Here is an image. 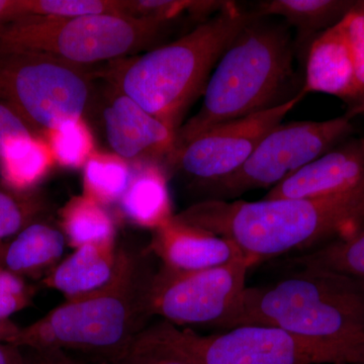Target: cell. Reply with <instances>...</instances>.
<instances>
[{
    "label": "cell",
    "instance_id": "4fadbf2b",
    "mask_svg": "<svg viewBox=\"0 0 364 364\" xmlns=\"http://www.w3.org/2000/svg\"><path fill=\"white\" fill-rule=\"evenodd\" d=\"M104 122L109 145L128 162L166 163L174 152L176 133L123 93L107 105Z\"/></svg>",
    "mask_w": 364,
    "mask_h": 364
},
{
    "label": "cell",
    "instance_id": "30bf717a",
    "mask_svg": "<svg viewBox=\"0 0 364 364\" xmlns=\"http://www.w3.org/2000/svg\"><path fill=\"white\" fill-rule=\"evenodd\" d=\"M252 267L247 258L196 272H178L160 264L148 294L151 316L178 326L222 328L236 312Z\"/></svg>",
    "mask_w": 364,
    "mask_h": 364
},
{
    "label": "cell",
    "instance_id": "277c9868",
    "mask_svg": "<svg viewBox=\"0 0 364 364\" xmlns=\"http://www.w3.org/2000/svg\"><path fill=\"white\" fill-rule=\"evenodd\" d=\"M267 325L364 360V287L332 273L294 270L289 277L246 289L222 329Z\"/></svg>",
    "mask_w": 364,
    "mask_h": 364
},
{
    "label": "cell",
    "instance_id": "f1b7e54d",
    "mask_svg": "<svg viewBox=\"0 0 364 364\" xmlns=\"http://www.w3.org/2000/svg\"><path fill=\"white\" fill-rule=\"evenodd\" d=\"M39 136L18 112L0 100V160L20 150Z\"/></svg>",
    "mask_w": 364,
    "mask_h": 364
},
{
    "label": "cell",
    "instance_id": "4dcf8cb0",
    "mask_svg": "<svg viewBox=\"0 0 364 364\" xmlns=\"http://www.w3.org/2000/svg\"><path fill=\"white\" fill-rule=\"evenodd\" d=\"M28 358V364H80L67 355L65 351L58 349H46V350H31Z\"/></svg>",
    "mask_w": 364,
    "mask_h": 364
},
{
    "label": "cell",
    "instance_id": "484cf974",
    "mask_svg": "<svg viewBox=\"0 0 364 364\" xmlns=\"http://www.w3.org/2000/svg\"><path fill=\"white\" fill-rule=\"evenodd\" d=\"M45 203L32 191H16L0 181V243L38 221Z\"/></svg>",
    "mask_w": 364,
    "mask_h": 364
},
{
    "label": "cell",
    "instance_id": "9a60e30c",
    "mask_svg": "<svg viewBox=\"0 0 364 364\" xmlns=\"http://www.w3.org/2000/svg\"><path fill=\"white\" fill-rule=\"evenodd\" d=\"M301 92L324 93L341 100L350 111L355 105L353 59L342 21L320 33L306 52Z\"/></svg>",
    "mask_w": 364,
    "mask_h": 364
},
{
    "label": "cell",
    "instance_id": "d4e9b609",
    "mask_svg": "<svg viewBox=\"0 0 364 364\" xmlns=\"http://www.w3.org/2000/svg\"><path fill=\"white\" fill-rule=\"evenodd\" d=\"M55 163L64 168L85 167L95 152L92 133L83 119L68 122L46 134Z\"/></svg>",
    "mask_w": 364,
    "mask_h": 364
},
{
    "label": "cell",
    "instance_id": "8fae6325",
    "mask_svg": "<svg viewBox=\"0 0 364 364\" xmlns=\"http://www.w3.org/2000/svg\"><path fill=\"white\" fill-rule=\"evenodd\" d=\"M305 97L299 91L287 104L214 127L176 151L166 164L193 178L198 188L231 176Z\"/></svg>",
    "mask_w": 364,
    "mask_h": 364
},
{
    "label": "cell",
    "instance_id": "ba28073f",
    "mask_svg": "<svg viewBox=\"0 0 364 364\" xmlns=\"http://www.w3.org/2000/svg\"><path fill=\"white\" fill-rule=\"evenodd\" d=\"M353 119L345 114L323 122L280 123L236 172L198 189L205 200H234L255 189H272L353 136Z\"/></svg>",
    "mask_w": 364,
    "mask_h": 364
},
{
    "label": "cell",
    "instance_id": "44dd1931",
    "mask_svg": "<svg viewBox=\"0 0 364 364\" xmlns=\"http://www.w3.org/2000/svg\"><path fill=\"white\" fill-rule=\"evenodd\" d=\"M60 226L69 245L114 243L116 225L104 205L85 196H74L60 210Z\"/></svg>",
    "mask_w": 364,
    "mask_h": 364
},
{
    "label": "cell",
    "instance_id": "d6986e66",
    "mask_svg": "<svg viewBox=\"0 0 364 364\" xmlns=\"http://www.w3.org/2000/svg\"><path fill=\"white\" fill-rule=\"evenodd\" d=\"M355 4L356 0H265L252 11L259 18H284L289 28H296L299 53L306 52L315 38L339 23Z\"/></svg>",
    "mask_w": 364,
    "mask_h": 364
},
{
    "label": "cell",
    "instance_id": "52a82bcc",
    "mask_svg": "<svg viewBox=\"0 0 364 364\" xmlns=\"http://www.w3.org/2000/svg\"><path fill=\"white\" fill-rule=\"evenodd\" d=\"M90 97L82 67L36 53H0V100L40 136L82 119Z\"/></svg>",
    "mask_w": 364,
    "mask_h": 364
},
{
    "label": "cell",
    "instance_id": "2e32d148",
    "mask_svg": "<svg viewBox=\"0 0 364 364\" xmlns=\"http://www.w3.org/2000/svg\"><path fill=\"white\" fill-rule=\"evenodd\" d=\"M117 203L122 214L138 226L155 231L169 222L173 215L164 164L133 162L130 183Z\"/></svg>",
    "mask_w": 364,
    "mask_h": 364
},
{
    "label": "cell",
    "instance_id": "4316f807",
    "mask_svg": "<svg viewBox=\"0 0 364 364\" xmlns=\"http://www.w3.org/2000/svg\"><path fill=\"white\" fill-rule=\"evenodd\" d=\"M130 1L119 0H23V18H77L93 14H128Z\"/></svg>",
    "mask_w": 364,
    "mask_h": 364
},
{
    "label": "cell",
    "instance_id": "5bb4252c",
    "mask_svg": "<svg viewBox=\"0 0 364 364\" xmlns=\"http://www.w3.org/2000/svg\"><path fill=\"white\" fill-rule=\"evenodd\" d=\"M161 264L178 272H196L245 258L229 239L184 224L176 217L155 230L149 247Z\"/></svg>",
    "mask_w": 364,
    "mask_h": 364
},
{
    "label": "cell",
    "instance_id": "e575fe53",
    "mask_svg": "<svg viewBox=\"0 0 364 364\" xmlns=\"http://www.w3.org/2000/svg\"><path fill=\"white\" fill-rule=\"evenodd\" d=\"M2 244H4V243H0V252H1Z\"/></svg>",
    "mask_w": 364,
    "mask_h": 364
},
{
    "label": "cell",
    "instance_id": "3957f363",
    "mask_svg": "<svg viewBox=\"0 0 364 364\" xmlns=\"http://www.w3.org/2000/svg\"><path fill=\"white\" fill-rule=\"evenodd\" d=\"M289 28L257 16L241 31L208 79L200 111L177 131L172 154L214 127L287 104L298 95V52Z\"/></svg>",
    "mask_w": 364,
    "mask_h": 364
},
{
    "label": "cell",
    "instance_id": "6da1fadb",
    "mask_svg": "<svg viewBox=\"0 0 364 364\" xmlns=\"http://www.w3.org/2000/svg\"><path fill=\"white\" fill-rule=\"evenodd\" d=\"M174 217L234 242L254 267L358 233L364 228V193L258 202L205 200Z\"/></svg>",
    "mask_w": 364,
    "mask_h": 364
},
{
    "label": "cell",
    "instance_id": "83f0119b",
    "mask_svg": "<svg viewBox=\"0 0 364 364\" xmlns=\"http://www.w3.org/2000/svg\"><path fill=\"white\" fill-rule=\"evenodd\" d=\"M342 23L350 46L356 85L355 105L346 114L352 117L364 116V0H356Z\"/></svg>",
    "mask_w": 364,
    "mask_h": 364
},
{
    "label": "cell",
    "instance_id": "7402d4cb",
    "mask_svg": "<svg viewBox=\"0 0 364 364\" xmlns=\"http://www.w3.org/2000/svg\"><path fill=\"white\" fill-rule=\"evenodd\" d=\"M132 178V165L117 154L95 150L83 167V196L109 205L119 203Z\"/></svg>",
    "mask_w": 364,
    "mask_h": 364
},
{
    "label": "cell",
    "instance_id": "5b68a950",
    "mask_svg": "<svg viewBox=\"0 0 364 364\" xmlns=\"http://www.w3.org/2000/svg\"><path fill=\"white\" fill-rule=\"evenodd\" d=\"M255 18L252 11L229 1L183 37L126 64L117 76L119 92L177 133L223 54Z\"/></svg>",
    "mask_w": 364,
    "mask_h": 364
},
{
    "label": "cell",
    "instance_id": "e0dca14e",
    "mask_svg": "<svg viewBox=\"0 0 364 364\" xmlns=\"http://www.w3.org/2000/svg\"><path fill=\"white\" fill-rule=\"evenodd\" d=\"M117 255L116 243L90 244L75 249L45 275L43 286L60 291L66 299L92 293L112 279L116 272Z\"/></svg>",
    "mask_w": 364,
    "mask_h": 364
},
{
    "label": "cell",
    "instance_id": "9c48e42d",
    "mask_svg": "<svg viewBox=\"0 0 364 364\" xmlns=\"http://www.w3.org/2000/svg\"><path fill=\"white\" fill-rule=\"evenodd\" d=\"M165 334L196 364H352L343 352L267 325L200 335L162 322Z\"/></svg>",
    "mask_w": 364,
    "mask_h": 364
},
{
    "label": "cell",
    "instance_id": "d590c367",
    "mask_svg": "<svg viewBox=\"0 0 364 364\" xmlns=\"http://www.w3.org/2000/svg\"><path fill=\"white\" fill-rule=\"evenodd\" d=\"M358 364H364V360L363 361H361L360 363H358Z\"/></svg>",
    "mask_w": 364,
    "mask_h": 364
},
{
    "label": "cell",
    "instance_id": "8d00e7d4",
    "mask_svg": "<svg viewBox=\"0 0 364 364\" xmlns=\"http://www.w3.org/2000/svg\"><path fill=\"white\" fill-rule=\"evenodd\" d=\"M339 364H343V363H339Z\"/></svg>",
    "mask_w": 364,
    "mask_h": 364
},
{
    "label": "cell",
    "instance_id": "cb8c5ba5",
    "mask_svg": "<svg viewBox=\"0 0 364 364\" xmlns=\"http://www.w3.org/2000/svg\"><path fill=\"white\" fill-rule=\"evenodd\" d=\"M104 364H196L165 334L162 322L143 330L128 347Z\"/></svg>",
    "mask_w": 364,
    "mask_h": 364
},
{
    "label": "cell",
    "instance_id": "ffe728a7",
    "mask_svg": "<svg viewBox=\"0 0 364 364\" xmlns=\"http://www.w3.org/2000/svg\"><path fill=\"white\" fill-rule=\"evenodd\" d=\"M282 264L294 270H312L339 275L364 287V228L358 233L287 257Z\"/></svg>",
    "mask_w": 364,
    "mask_h": 364
},
{
    "label": "cell",
    "instance_id": "ac0fdd59",
    "mask_svg": "<svg viewBox=\"0 0 364 364\" xmlns=\"http://www.w3.org/2000/svg\"><path fill=\"white\" fill-rule=\"evenodd\" d=\"M65 243L61 229L48 223L33 222L2 244L0 267L21 279L47 275L59 264Z\"/></svg>",
    "mask_w": 364,
    "mask_h": 364
},
{
    "label": "cell",
    "instance_id": "7c38bea8",
    "mask_svg": "<svg viewBox=\"0 0 364 364\" xmlns=\"http://www.w3.org/2000/svg\"><path fill=\"white\" fill-rule=\"evenodd\" d=\"M364 193V138L350 136L309 163L263 198H305Z\"/></svg>",
    "mask_w": 364,
    "mask_h": 364
},
{
    "label": "cell",
    "instance_id": "d6a6232c",
    "mask_svg": "<svg viewBox=\"0 0 364 364\" xmlns=\"http://www.w3.org/2000/svg\"><path fill=\"white\" fill-rule=\"evenodd\" d=\"M0 364H28V360L20 347L0 342Z\"/></svg>",
    "mask_w": 364,
    "mask_h": 364
},
{
    "label": "cell",
    "instance_id": "f546056e",
    "mask_svg": "<svg viewBox=\"0 0 364 364\" xmlns=\"http://www.w3.org/2000/svg\"><path fill=\"white\" fill-rule=\"evenodd\" d=\"M33 296V287L23 279L0 267V321L26 308Z\"/></svg>",
    "mask_w": 364,
    "mask_h": 364
},
{
    "label": "cell",
    "instance_id": "7a4b0ae2",
    "mask_svg": "<svg viewBox=\"0 0 364 364\" xmlns=\"http://www.w3.org/2000/svg\"><path fill=\"white\" fill-rule=\"evenodd\" d=\"M149 249H119L116 272L102 289L66 299L44 317L18 328L9 344L30 350H77L109 360L147 328L148 294L157 268Z\"/></svg>",
    "mask_w": 364,
    "mask_h": 364
},
{
    "label": "cell",
    "instance_id": "8992f818",
    "mask_svg": "<svg viewBox=\"0 0 364 364\" xmlns=\"http://www.w3.org/2000/svg\"><path fill=\"white\" fill-rule=\"evenodd\" d=\"M168 23L114 14L26 16L0 25V53H36L85 67L142 49Z\"/></svg>",
    "mask_w": 364,
    "mask_h": 364
},
{
    "label": "cell",
    "instance_id": "1f68e13d",
    "mask_svg": "<svg viewBox=\"0 0 364 364\" xmlns=\"http://www.w3.org/2000/svg\"><path fill=\"white\" fill-rule=\"evenodd\" d=\"M23 18V0H0V25Z\"/></svg>",
    "mask_w": 364,
    "mask_h": 364
},
{
    "label": "cell",
    "instance_id": "603a6c76",
    "mask_svg": "<svg viewBox=\"0 0 364 364\" xmlns=\"http://www.w3.org/2000/svg\"><path fill=\"white\" fill-rule=\"evenodd\" d=\"M55 164L49 144L36 136L20 150L0 160L2 181L16 191H32Z\"/></svg>",
    "mask_w": 364,
    "mask_h": 364
},
{
    "label": "cell",
    "instance_id": "836d02e7",
    "mask_svg": "<svg viewBox=\"0 0 364 364\" xmlns=\"http://www.w3.org/2000/svg\"><path fill=\"white\" fill-rule=\"evenodd\" d=\"M18 326L11 321H0V342L9 343L18 330Z\"/></svg>",
    "mask_w": 364,
    "mask_h": 364
}]
</instances>
